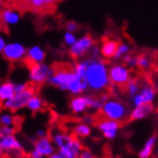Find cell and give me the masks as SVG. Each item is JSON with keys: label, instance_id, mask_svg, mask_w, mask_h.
<instances>
[{"label": "cell", "instance_id": "6da1fadb", "mask_svg": "<svg viewBox=\"0 0 158 158\" xmlns=\"http://www.w3.org/2000/svg\"><path fill=\"white\" fill-rule=\"evenodd\" d=\"M88 58V56H87ZM87 90L99 94L109 89L111 82L109 79V63L102 58L90 59L88 58V64L86 68L85 77Z\"/></svg>", "mask_w": 158, "mask_h": 158}, {"label": "cell", "instance_id": "7a4b0ae2", "mask_svg": "<svg viewBox=\"0 0 158 158\" xmlns=\"http://www.w3.org/2000/svg\"><path fill=\"white\" fill-rule=\"evenodd\" d=\"M49 135L58 150L70 152L77 157L79 152L85 147L82 143V140L76 138L71 132H68L66 130H60L58 128L53 129L49 133Z\"/></svg>", "mask_w": 158, "mask_h": 158}, {"label": "cell", "instance_id": "3957f363", "mask_svg": "<svg viewBox=\"0 0 158 158\" xmlns=\"http://www.w3.org/2000/svg\"><path fill=\"white\" fill-rule=\"evenodd\" d=\"M129 106L125 102L120 98L110 97L106 102L103 103L102 107L99 110V115L103 118H110L118 123H124L129 121Z\"/></svg>", "mask_w": 158, "mask_h": 158}, {"label": "cell", "instance_id": "277c9868", "mask_svg": "<svg viewBox=\"0 0 158 158\" xmlns=\"http://www.w3.org/2000/svg\"><path fill=\"white\" fill-rule=\"evenodd\" d=\"M52 67L53 73L51 77L48 79L46 84L66 92L68 84L76 77V75L73 71V66L67 64V63H56V64H53Z\"/></svg>", "mask_w": 158, "mask_h": 158}, {"label": "cell", "instance_id": "5b68a950", "mask_svg": "<svg viewBox=\"0 0 158 158\" xmlns=\"http://www.w3.org/2000/svg\"><path fill=\"white\" fill-rule=\"evenodd\" d=\"M37 93V87L33 85H28L25 89H23L22 92H17L13 95V97H10L9 99H7L6 102L1 103L2 109L6 111H9L11 113L18 112L20 110L25 109L26 103L28 102V99Z\"/></svg>", "mask_w": 158, "mask_h": 158}, {"label": "cell", "instance_id": "8992f818", "mask_svg": "<svg viewBox=\"0 0 158 158\" xmlns=\"http://www.w3.org/2000/svg\"><path fill=\"white\" fill-rule=\"evenodd\" d=\"M28 66V80L31 85L39 87L46 84L48 79L53 73V67L45 62L41 63H30Z\"/></svg>", "mask_w": 158, "mask_h": 158}, {"label": "cell", "instance_id": "52a82bcc", "mask_svg": "<svg viewBox=\"0 0 158 158\" xmlns=\"http://www.w3.org/2000/svg\"><path fill=\"white\" fill-rule=\"evenodd\" d=\"M132 78V70H130L124 63L114 62L109 66V79L112 86L123 89L127 82Z\"/></svg>", "mask_w": 158, "mask_h": 158}, {"label": "cell", "instance_id": "ba28073f", "mask_svg": "<svg viewBox=\"0 0 158 158\" xmlns=\"http://www.w3.org/2000/svg\"><path fill=\"white\" fill-rule=\"evenodd\" d=\"M0 146L3 150L5 156L8 158H24L26 157V152L24 145L16 135H6L0 138Z\"/></svg>", "mask_w": 158, "mask_h": 158}, {"label": "cell", "instance_id": "9c48e42d", "mask_svg": "<svg viewBox=\"0 0 158 158\" xmlns=\"http://www.w3.org/2000/svg\"><path fill=\"white\" fill-rule=\"evenodd\" d=\"M95 43V40L90 34H85L80 37H77L76 42L68 48V53L73 60L87 58L89 50Z\"/></svg>", "mask_w": 158, "mask_h": 158}, {"label": "cell", "instance_id": "30bf717a", "mask_svg": "<svg viewBox=\"0 0 158 158\" xmlns=\"http://www.w3.org/2000/svg\"><path fill=\"white\" fill-rule=\"evenodd\" d=\"M95 127L99 131V133L106 139L112 141L118 135V131L121 129V123L116 121L110 120V118H103V116H96L95 120Z\"/></svg>", "mask_w": 158, "mask_h": 158}, {"label": "cell", "instance_id": "8fae6325", "mask_svg": "<svg viewBox=\"0 0 158 158\" xmlns=\"http://www.w3.org/2000/svg\"><path fill=\"white\" fill-rule=\"evenodd\" d=\"M1 54L9 62H23L26 56V48L20 42H7Z\"/></svg>", "mask_w": 158, "mask_h": 158}, {"label": "cell", "instance_id": "7c38bea8", "mask_svg": "<svg viewBox=\"0 0 158 158\" xmlns=\"http://www.w3.org/2000/svg\"><path fill=\"white\" fill-rule=\"evenodd\" d=\"M56 150V146L53 145L50 135H48L45 137L36 138V140L33 142V148H32L31 152H27L26 156L27 157H32V156L40 155L49 158Z\"/></svg>", "mask_w": 158, "mask_h": 158}, {"label": "cell", "instance_id": "4fadbf2b", "mask_svg": "<svg viewBox=\"0 0 158 158\" xmlns=\"http://www.w3.org/2000/svg\"><path fill=\"white\" fill-rule=\"evenodd\" d=\"M22 19V11L19 8L6 6L0 10V26L11 27L19 23Z\"/></svg>", "mask_w": 158, "mask_h": 158}, {"label": "cell", "instance_id": "5bb4252c", "mask_svg": "<svg viewBox=\"0 0 158 158\" xmlns=\"http://www.w3.org/2000/svg\"><path fill=\"white\" fill-rule=\"evenodd\" d=\"M156 109L152 104H142L139 106H133L129 112V121H140L155 113Z\"/></svg>", "mask_w": 158, "mask_h": 158}, {"label": "cell", "instance_id": "9a60e30c", "mask_svg": "<svg viewBox=\"0 0 158 158\" xmlns=\"http://www.w3.org/2000/svg\"><path fill=\"white\" fill-rule=\"evenodd\" d=\"M46 58L45 50L41 45H32L26 48V56H25V62L27 64L30 63H41L44 62Z\"/></svg>", "mask_w": 158, "mask_h": 158}, {"label": "cell", "instance_id": "2e32d148", "mask_svg": "<svg viewBox=\"0 0 158 158\" xmlns=\"http://www.w3.org/2000/svg\"><path fill=\"white\" fill-rule=\"evenodd\" d=\"M118 41L112 37H105L103 39L102 43L99 44V51H101V58L104 60H113L114 53L118 48Z\"/></svg>", "mask_w": 158, "mask_h": 158}, {"label": "cell", "instance_id": "e0dca14e", "mask_svg": "<svg viewBox=\"0 0 158 158\" xmlns=\"http://www.w3.org/2000/svg\"><path fill=\"white\" fill-rule=\"evenodd\" d=\"M69 110L73 115H80L88 111V106L86 103L85 94L73 96L69 101Z\"/></svg>", "mask_w": 158, "mask_h": 158}, {"label": "cell", "instance_id": "ac0fdd59", "mask_svg": "<svg viewBox=\"0 0 158 158\" xmlns=\"http://www.w3.org/2000/svg\"><path fill=\"white\" fill-rule=\"evenodd\" d=\"M66 92H68L71 96L76 95H81L87 92V85H86L85 79L79 78V77H75L68 84L66 88Z\"/></svg>", "mask_w": 158, "mask_h": 158}, {"label": "cell", "instance_id": "d6986e66", "mask_svg": "<svg viewBox=\"0 0 158 158\" xmlns=\"http://www.w3.org/2000/svg\"><path fill=\"white\" fill-rule=\"evenodd\" d=\"M139 94L141 95L142 99H143V102L146 104H152V103L155 102L156 96H157V90H156V88L152 84L143 82V84H141Z\"/></svg>", "mask_w": 158, "mask_h": 158}, {"label": "cell", "instance_id": "ffe728a7", "mask_svg": "<svg viewBox=\"0 0 158 158\" xmlns=\"http://www.w3.org/2000/svg\"><path fill=\"white\" fill-rule=\"evenodd\" d=\"M25 109H27L32 113L42 112L43 110L45 109V101L43 99V97H41L36 93V94H34V95L28 99V102L26 103Z\"/></svg>", "mask_w": 158, "mask_h": 158}, {"label": "cell", "instance_id": "44dd1931", "mask_svg": "<svg viewBox=\"0 0 158 158\" xmlns=\"http://www.w3.org/2000/svg\"><path fill=\"white\" fill-rule=\"evenodd\" d=\"M92 131H93L92 125L85 124V123H82V122H78L76 124H73L71 130H70V132H71L76 138L80 139V140L88 138L89 135H92Z\"/></svg>", "mask_w": 158, "mask_h": 158}, {"label": "cell", "instance_id": "7402d4cb", "mask_svg": "<svg viewBox=\"0 0 158 158\" xmlns=\"http://www.w3.org/2000/svg\"><path fill=\"white\" fill-rule=\"evenodd\" d=\"M156 143H157V135H150L147 140H146L145 145L140 149V152L138 154L139 158H150L154 154V150H155Z\"/></svg>", "mask_w": 158, "mask_h": 158}, {"label": "cell", "instance_id": "603a6c76", "mask_svg": "<svg viewBox=\"0 0 158 158\" xmlns=\"http://www.w3.org/2000/svg\"><path fill=\"white\" fill-rule=\"evenodd\" d=\"M15 94V87H14V81L11 80H5L0 82V104L6 102L7 99L13 97Z\"/></svg>", "mask_w": 158, "mask_h": 158}, {"label": "cell", "instance_id": "cb8c5ba5", "mask_svg": "<svg viewBox=\"0 0 158 158\" xmlns=\"http://www.w3.org/2000/svg\"><path fill=\"white\" fill-rule=\"evenodd\" d=\"M154 63V56L149 52H143L138 56V63L137 68H139L142 71H148L152 68Z\"/></svg>", "mask_w": 158, "mask_h": 158}, {"label": "cell", "instance_id": "d4e9b609", "mask_svg": "<svg viewBox=\"0 0 158 158\" xmlns=\"http://www.w3.org/2000/svg\"><path fill=\"white\" fill-rule=\"evenodd\" d=\"M87 64H88V58H82V59L76 60V62L73 63V64H71V66H73V73H75L77 77H79V78L84 79Z\"/></svg>", "mask_w": 158, "mask_h": 158}, {"label": "cell", "instance_id": "484cf974", "mask_svg": "<svg viewBox=\"0 0 158 158\" xmlns=\"http://www.w3.org/2000/svg\"><path fill=\"white\" fill-rule=\"evenodd\" d=\"M131 52H132V48L129 43L118 42L116 51H115V53H114V56H113V60L118 61V60H121L123 56H125L127 54H129V53H131Z\"/></svg>", "mask_w": 158, "mask_h": 158}, {"label": "cell", "instance_id": "4316f807", "mask_svg": "<svg viewBox=\"0 0 158 158\" xmlns=\"http://www.w3.org/2000/svg\"><path fill=\"white\" fill-rule=\"evenodd\" d=\"M140 87H141V82L139 81L137 78H131L127 82V85L124 86V89L127 94H128V96L131 98L132 96L138 94L139 90H140Z\"/></svg>", "mask_w": 158, "mask_h": 158}, {"label": "cell", "instance_id": "83f0119b", "mask_svg": "<svg viewBox=\"0 0 158 158\" xmlns=\"http://www.w3.org/2000/svg\"><path fill=\"white\" fill-rule=\"evenodd\" d=\"M85 98H86V103H87V106H88V110H92L95 113H98L103 105V103L99 101L98 96L85 94Z\"/></svg>", "mask_w": 158, "mask_h": 158}, {"label": "cell", "instance_id": "f1b7e54d", "mask_svg": "<svg viewBox=\"0 0 158 158\" xmlns=\"http://www.w3.org/2000/svg\"><path fill=\"white\" fill-rule=\"evenodd\" d=\"M0 125H16V118L9 111L0 112Z\"/></svg>", "mask_w": 158, "mask_h": 158}, {"label": "cell", "instance_id": "f546056e", "mask_svg": "<svg viewBox=\"0 0 158 158\" xmlns=\"http://www.w3.org/2000/svg\"><path fill=\"white\" fill-rule=\"evenodd\" d=\"M28 9H31L33 13L37 14L46 11L48 8H46L45 0H31L30 5H28Z\"/></svg>", "mask_w": 158, "mask_h": 158}, {"label": "cell", "instance_id": "4dcf8cb0", "mask_svg": "<svg viewBox=\"0 0 158 158\" xmlns=\"http://www.w3.org/2000/svg\"><path fill=\"white\" fill-rule=\"evenodd\" d=\"M122 63H124L125 66L128 67L130 70L137 69V63H138V56L133 54V53H129L125 56H123L121 59Z\"/></svg>", "mask_w": 158, "mask_h": 158}, {"label": "cell", "instance_id": "1f68e13d", "mask_svg": "<svg viewBox=\"0 0 158 158\" xmlns=\"http://www.w3.org/2000/svg\"><path fill=\"white\" fill-rule=\"evenodd\" d=\"M17 127L16 125H0V138L6 135H16Z\"/></svg>", "mask_w": 158, "mask_h": 158}, {"label": "cell", "instance_id": "d6a6232c", "mask_svg": "<svg viewBox=\"0 0 158 158\" xmlns=\"http://www.w3.org/2000/svg\"><path fill=\"white\" fill-rule=\"evenodd\" d=\"M62 40H63V44L69 48L70 45H73V43L76 42L77 35H76V33H73V32H68V31H66V32L63 33Z\"/></svg>", "mask_w": 158, "mask_h": 158}, {"label": "cell", "instance_id": "836d02e7", "mask_svg": "<svg viewBox=\"0 0 158 158\" xmlns=\"http://www.w3.org/2000/svg\"><path fill=\"white\" fill-rule=\"evenodd\" d=\"M49 158H77V156H75L73 154H71L70 152H66V150H58L53 152L52 155Z\"/></svg>", "mask_w": 158, "mask_h": 158}, {"label": "cell", "instance_id": "e575fe53", "mask_svg": "<svg viewBox=\"0 0 158 158\" xmlns=\"http://www.w3.org/2000/svg\"><path fill=\"white\" fill-rule=\"evenodd\" d=\"M88 58H90V59H98V58H101V51H99V45L97 44V43H95L94 45L90 48V50H89V53H88Z\"/></svg>", "mask_w": 158, "mask_h": 158}, {"label": "cell", "instance_id": "d590c367", "mask_svg": "<svg viewBox=\"0 0 158 158\" xmlns=\"http://www.w3.org/2000/svg\"><path fill=\"white\" fill-rule=\"evenodd\" d=\"M95 120H96V116L94 115V114H85V113H84V115L80 118V122L85 123V124L92 125L95 123Z\"/></svg>", "mask_w": 158, "mask_h": 158}, {"label": "cell", "instance_id": "8d00e7d4", "mask_svg": "<svg viewBox=\"0 0 158 158\" xmlns=\"http://www.w3.org/2000/svg\"><path fill=\"white\" fill-rule=\"evenodd\" d=\"M77 158H96V157H95V155H94V152H93L90 149L84 147V148L79 152L78 157Z\"/></svg>", "mask_w": 158, "mask_h": 158}, {"label": "cell", "instance_id": "74e56055", "mask_svg": "<svg viewBox=\"0 0 158 158\" xmlns=\"http://www.w3.org/2000/svg\"><path fill=\"white\" fill-rule=\"evenodd\" d=\"M78 30H79V25H78V23L75 22V20H69V22H67L66 23V31H68V32L76 33Z\"/></svg>", "mask_w": 158, "mask_h": 158}, {"label": "cell", "instance_id": "f35d334b", "mask_svg": "<svg viewBox=\"0 0 158 158\" xmlns=\"http://www.w3.org/2000/svg\"><path fill=\"white\" fill-rule=\"evenodd\" d=\"M28 85H30V82H24V81L14 82V87H15V93H17V92H22V90L26 88V87H27Z\"/></svg>", "mask_w": 158, "mask_h": 158}, {"label": "cell", "instance_id": "ab89813d", "mask_svg": "<svg viewBox=\"0 0 158 158\" xmlns=\"http://www.w3.org/2000/svg\"><path fill=\"white\" fill-rule=\"evenodd\" d=\"M49 135V131L46 130V129L44 128H40L37 129L36 131H35V133H34V135L36 137V138H41V137H45V135Z\"/></svg>", "mask_w": 158, "mask_h": 158}, {"label": "cell", "instance_id": "60d3db41", "mask_svg": "<svg viewBox=\"0 0 158 158\" xmlns=\"http://www.w3.org/2000/svg\"><path fill=\"white\" fill-rule=\"evenodd\" d=\"M61 0H45V3H46V8H48V10L51 9V8H53V7H56L58 3L60 2Z\"/></svg>", "mask_w": 158, "mask_h": 158}, {"label": "cell", "instance_id": "b9f144b4", "mask_svg": "<svg viewBox=\"0 0 158 158\" xmlns=\"http://www.w3.org/2000/svg\"><path fill=\"white\" fill-rule=\"evenodd\" d=\"M31 0H17V5L19 8H25L28 9V5H30Z\"/></svg>", "mask_w": 158, "mask_h": 158}, {"label": "cell", "instance_id": "7bdbcfd3", "mask_svg": "<svg viewBox=\"0 0 158 158\" xmlns=\"http://www.w3.org/2000/svg\"><path fill=\"white\" fill-rule=\"evenodd\" d=\"M6 43H7L6 37L3 36V35H1V34H0V54L2 53L3 48H5V45H6Z\"/></svg>", "mask_w": 158, "mask_h": 158}, {"label": "cell", "instance_id": "ee69618b", "mask_svg": "<svg viewBox=\"0 0 158 158\" xmlns=\"http://www.w3.org/2000/svg\"><path fill=\"white\" fill-rule=\"evenodd\" d=\"M7 6V0H0V10Z\"/></svg>", "mask_w": 158, "mask_h": 158}, {"label": "cell", "instance_id": "f6af8a7d", "mask_svg": "<svg viewBox=\"0 0 158 158\" xmlns=\"http://www.w3.org/2000/svg\"><path fill=\"white\" fill-rule=\"evenodd\" d=\"M5 157V154H3V150L1 148V146H0V158H3Z\"/></svg>", "mask_w": 158, "mask_h": 158}, {"label": "cell", "instance_id": "bcb514c9", "mask_svg": "<svg viewBox=\"0 0 158 158\" xmlns=\"http://www.w3.org/2000/svg\"><path fill=\"white\" fill-rule=\"evenodd\" d=\"M28 158H48V157H44V156L37 155V156H32V157H28Z\"/></svg>", "mask_w": 158, "mask_h": 158}]
</instances>
